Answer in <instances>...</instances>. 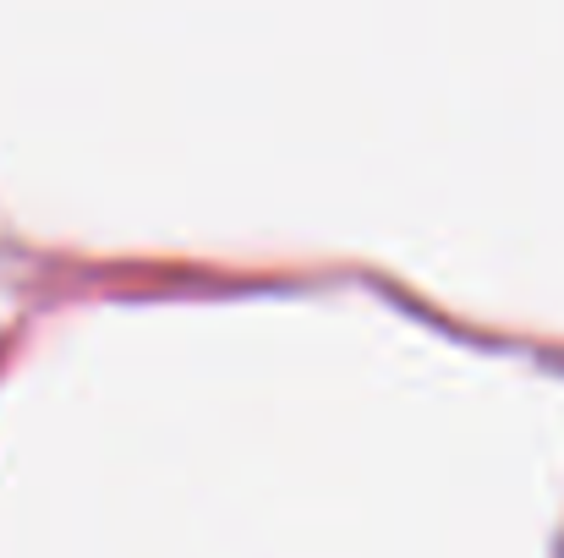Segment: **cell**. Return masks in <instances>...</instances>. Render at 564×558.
<instances>
[]
</instances>
